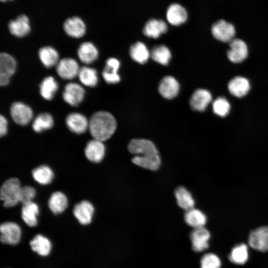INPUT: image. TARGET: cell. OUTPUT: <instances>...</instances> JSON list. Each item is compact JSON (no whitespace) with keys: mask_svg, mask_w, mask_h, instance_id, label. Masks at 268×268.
Segmentation results:
<instances>
[{"mask_svg":"<svg viewBox=\"0 0 268 268\" xmlns=\"http://www.w3.org/2000/svg\"><path fill=\"white\" fill-rule=\"evenodd\" d=\"M94 211L93 205L87 201H82L76 204L73 210L74 216L83 225L88 224L91 222Z\"/></svg>","mask_w":268,"mask_h":268,"instance_id":"13","label":"cell"},{"mask_svg":"<svg viewBox=\"0 0 268 268\" xmlns=\"http://www.w3.org/2000/svg\"><path fill=\"white\" fill-rule=\"evenodd\" d=\"M20 183L16 178L7 180L1 187L0 199L5 207L13 206L19 201Z\"/></svg>","mask_w":268,"mask_h":268,"instance_id":"3","label":"cell"},{"mask_svg":"<svg viewBox=\"0 0 268 268\" xmlns=\"http://www.w3.org/2000/svg\"><path fill=\"white\" fill-rule=\"evenodd\" d=\"M79 70L77 63L71 58L61 60L57 66V72L58 75L65 79L73 78L78 74Z\"/></svg>","mask_w":268,"mask_h":268,"instance_id":"12","label":"cell"},{"mask_svg":"<svg viewBox=\"0 0 268 268\" xmlns=\"http://www.w3.org/2000/svg\"><path fill=\"white\" fill-rule=\"evenodd\" d=\"M167 30V25L163 20L152 18L146 22L143 32L148 37L157 38Z\"/></svg>","mask_w":268,"mask_h":268,"instance_id":"22","label":"cell"},{"mask_svg":"<svg viewBox=\"0 0 268 268\" xmlns=\"http://www.w3.org/2000/svg\"><path fill=\"white\" fill-rule=\"evenodd\" d=\"M39 214V207L37 204L32 201L24 204L21 210V216L25 223L30 227L37 224V217Z\"/></svg>","mask_w":268,"mask_h":268,"instance_id":"28","label":"cell"},{"mask_svg":"<svg viewBox=\"0 0 268 268\" xmlns=\"http://www.w3.org/2000/svg\"><path fill=\"white\" fill-rule=\"evenodd\" d=\"M7 131V122L4 117L0 116V135L1 136L4 135Z\"/></svg>","mask_w":268,"mask_h":268,"instance_id":"41","label":"cell"},{"mask_svg":"<svg viewBox=\"0 0 268 268\" xmlns=\"http://www.w3.org/2000/svg\"><path fill=\"white\" fill-rule=\"evenodd\" d=\"M50 210L55 214L63 212L67 206V200L66 196L61 192L53 193L48 201Z\"/></svg>","mask_w":268,"mask_h":268,"instance_id":"27","label":"cell"},{"mask_svg":"<svg viewBox=\"0 0 268 268\" xmlns=\"http://www.w3.org/2000/svg\"><path fill=\"white\" fill-rule=\"evenodd\" d=\"M175 196L179 207L186 211L194 207L195 201L191 193L185 187L180 186L175 191Z\"/></svg>","mask_w":268,"mask_h":268,"instance_id":"26","label":"cell"},{"mask_svg":"<svg viewBox=\"0 0 268 268\" xmlns=\"http://www.w3.org/2000/svg\"><path fill=\"white\" fill-rule=\"evenodd\" d=\"M210 237L209 232L204 227L194 229L190 234L193 250L197 252H201L207 249Z\"/></svg>","mask_w":268,"mask_h":268,"instance_id":"10","label":"cell"},{"mask_svg":"<svg viewBox=\"0 0 268 268\" xmlns=\"http://www.w3.org/2000/svg\"><path fill=\"white\" fill-rule=\"evenodd\" d=\"M230 49L227 52L229 60L234 63H239L244 61L248 54L246 44L240 39H233L229 42Z\"/></svg>","mask_w":268,"mask_h":268,"instance_id":"8","label":"cell"},{"mask_svg":"<svg viewBox=\"0 0 268 268\" xmlns=\"http://www.w3.org/2000/svg\"><path fill=\"white\" fill-rule=\"evenodd\" d=\"M228 89L232 95L240 98L245 96L248 93L250 89V84L246 78L237 76L229 81Z\"/></svg>","mask_w":268,"mask_h":268,"instance_id":"19","label":"cell"},{"mask_svg":"<svg viewBox=\"0 0 268 268\" xmlns=\"http://www.w3.org/2000/svg\"><path fill=\"white\" fill-rule=\"evenodd\" d=\"M128 150L134 155L132 162L136 165L150 170H157L161 165V158L155 144L150 140L135 138L130 141Z\"/></svg>","mask_w":268,"mask_h":268,"instance_id":"1","label":"cell"},{"mask_svg":"<svg viewBox=\"0 0 268 268\" xmlns=\"http://www.w3.org/2000/svg\"><path fill=\"white\" fill-rule=\"evenodd\" d=\"M212 110L214 114L221 117L226 116L230 110V104L224 97L217 98L212 103Z\"/></svg>","mask_w":268,"mask_h":268,"instance_id":"38","label":"cell"},{"mask_svg":"<svg viewBox=\"0 0 268 268\" xmlns=\"http://www.w3.org/2000/svg\"><path fill=\"white\" fill-rule=\"evenodd\" d=\"M211 31L215 39L223 42H230L234 39L235 34L234 26L223 19L215 22L211 27Z\"/></svg>","mask_w":268,"mask_h":268,"instance_id":"5","label":"cell"},{"mask_svg":"<svg viewBox=\"0 0 268 268\" xmlns=\"http://www.w3.org/2000/svg\"><path fill=\"white\" fill-rule=\"evenodd\" d=\"M248 243L253 249L261 252L268 251V226H261L251 231Z\"/></svg>","mask_w":268,"mask_h":268,"instance_id":"4","label":"cell"},{"mask_svg":"<svg viewBox=\"0 0 268 268\" xmlns=\"http://www.w3.org/2000/svg\"><path fill=\"white\" fill-rule=\"evenodd\" d=\"M54 120L49 113H44L38 115L32 124L33 130L37 133L48 130L52 128Z\"/></svg>","mask_w":268,"mask_h":268,"instance_id":"36","label":"cell"},{"mask_svg":"<svg viewBox=\"0 0 268 268\" xmlns=\"http://www.w3.org/2000/svg\"><path fill=\"white\" fill-rule=\"evenodd\" d=\"M105 153V146L102 141L94 139L90 140L85 148V155L91 162L97 163L102 160Z\"/></svg>","mask_w":268,"mask_h":268,"instance_id":"15","label":"cell"},{"mask_svg":"<svg viewBox=\"0 0 268 268\" xmlns=\"http://www.w3.org/2000/svg\"><path fill=\"white\" fill-rule=\"evenodd\" d=\"M11 116L17 124L25 126L28 124L33 117V112L30 107L21 102H15L10 107Z\"/></svg>","mask_w":268,"mask_h":268,"instance_id":"7","label":"cell"},{"mask_svg":"<svg viewBox=\"0 0 268 268\" xmlns=\"http://www.w3.org/2000/svg\"><path fill=\"white\" fill-rule=\"evenodd\" d=\"M117 122L110 113L100 111L94 113L89 122V131L94 139L105 141L115 133Z\"/></svg>","mask_w":268,"mask_h":268,"instance_id":"2","label":"cell"},{"mask_svg":"<svg viewBox=\"0 0 268 268\" xmlns=\"http://www.w3.org/2000/svg\"><path fill=\"white\" fill-rule=\"evenodd\" d=\"M66 122L68 128L77 134L84 133L89 127V122L86 117L78 113L69 114L66 118Z\"/></svg>","mask_w":268,"mask_h":268,"instance_id":"18","label":"cell"},{"mask_svg":"<svg viewBox=\"0 0 268 268\" xmlns=\"http://www.w3.org/2000/svg\"><path fill=\"white\" fill-rule=\"evenodd\" d=\"M248 256V247L245 244L242 243L233 248L229 255V259L235 264L243 265L247 261Z\"/></svg>","mask_w":268,"mask_h":268,"instance_id":"33","label":"cell"},{"mask_svg":"<svg viewBox=\"0 0 268 268\" xmlns=\"http://www.w3.org/2000/svg\"><path fill=\"white\" fill-rule=\"evenodd\" d=\"M220 260L213 253L205 254L201 260V268H220Z\"/></svg>","mask_w":268,"mask_h":268,"instance_id":"39","label":"cell"},{"mask_svg":"<svg viewBox=\"0 0 268 268\" xmlns=\"http://www.w3.org/2000/svg\"><path fill=\"white\" fill-rule=\"evenodd\" d=\"M8 28L11 34L17 37L25 36L30 31L29 18L25 15H21L9 22Z\"/></svg>","mask_w":268,"mask_h":268,"instance_id":"20","label":"cell"},{"mask_svg":"<svg viewBox=\"0 0 268 268\" xmlns=\"http://www.w3.org/2000/svg\"><path fill=\"white\" fill-rule=\"evenodd\" d=\"M58 89V84L52 76L45 77L40 85V92L46 100H50Z\"/></svg>","mask_w":268,"mask_h":268,"instance_id":"32","label":"cell"},{"mask_svg":"<svg viewBox=\"0 0 268 268\" xmlns=\"http://www.w3.org/2000/svg\"><path fill=\"white\" fill-rule=\"evenodd\" d=\"M166 18L171 25L179 26L187 21L188 13L186 9L181 4L172 3L167 9Z\"/></svg>","mask_w":268,"mask_h":268,"instance_id":"14","label":"cell"},{"mask_svg":"<svg viewBox=\"0 0 268 268\" xmlns=\"http://www.w3.org/2000/svg\"><path fill=\"white\" fill-rule=\"evenodd\" d=\"M39 56L44 66L48 68L57 64L59 60L58 52L50 46L41 48L39 51Z\"/></svg>","mask_w":268,"mask_h":268,"instance_id":"31","label":"cell"},{"mask_svg":"<svg viewBox=\"0 0 268 268\" xmlns=\"http://www.w3.org/2000/svg\"><path fill=\"white\" fill-rule=\"evenodd\" d=\"M151 57L155 62L162 65H167L171 58L169 49L164 45L155 47L151 52Z\"/></svg>","mask_w":268,"mask_h":268,"instance_id":"37","label":"cell"},{"mask_svg":"<svg viewBox=\"0 0 268 268\" xmlns=\"http://www.w3.org/2000/svg\"><path fill=\"white\" fill-rule=\"evenodd\" d=\"M180 86L177 80L173 77L167 76L160 82L158 90L160 94L164 98L171 99L178 94Z\"/></svg>","mask_w":268,"mask_h":268,"instance_id":"16","label":"cell"},{"mask_svg":"<svg viewBox=\"0 0 268 268\" xmlns=\"http://www.w3.org/2000/svg\"><path fill=\"white\" fill-rule=\"evenodd\" d=\"M36 192L33 187L31 186H24L21 188L19 196V201L23 204L30 202L34 198Z\"/></svg>","mask_w":268,"mask_h":268,"instance_id":"40","label":"cell"},{"mask_svg":"<svg viewBox=\"0 0 268 268\" xmlns=\"http://www.w3.org/2000/svg\"><path fill=\"white\" fill-rule=\"evenodd\" d=\"M130 54L135 62L141 64L146 63L150 56L149 52L146 45L141 42H137L132 45L130 49Z\"/></svg>","mask_w":268,"mask_h":268,"instance_id":"30","label":"cell"},{"mask_svg":"<svg viewBox=\"0 0 268 268\" xmlns=\"http://www.w3.org/2000/svg\"><path fill=\"white\" fill-rule=\"evenodd\" d=\"M32 250L39 255L46 256L51 250V243L46 237L38 234L36 235L30 242Z\"/></svg>","mask_w":268,"mask_h":268,"instance_id":"29","label":"cell"},{"mask_svg":"<svg viewBox=\"0 0 268 268\" xmlns=\"http://www.w3.org/2000/svg\"><path fill=\"white\" fill-rule=\"evenodd\" d=\"M16 62L10 55L2 53L0 55V85L8 84L10 77L15 72Z\"/></svg>","mask_w":268,"mask_h":268,"instance_id":"6","label":"cell"},{"mask_svg":"<svg viewBox=\"0 0 268 268\" xmlns=\"http://www.w3.org/2000/svg\"><path fill=\"white\" fill-rule=\"evenodd\" d=\"M211 93L204 89H198L195 91L190 99L192 108L198 111H203L211 102Z\"/></svg>","mask_w":268,"mask_h":268,"instance_id":"17","label":"cell"},{"mask_svg":"<svg viewBox=\"0 0 268 268\" xmlns=\"http://www.w3.org/2000/svg\"><path fill=\"white\" fill-rule=\"evenodd\" d=\"M84 93V89L80 85L69 83L65 87L63 97L67 103L76 106L82 101Z\"/></svg>","mask_w":268,"mask_h":268,"instance_id":"11","label":"cell"},{"mask_svg":"<svg viewBox=\"0 0 268 268\" xmlns=\"http://www.w3.org/2000/svg\"><path fill=\"white\" fill-rule=\"evenodd\" d=\"M77 54L83 63L89 64L97 59L98 52L92 43L86 42L80 45L77 50Z\"/></svg>","mask_w":268,"mask_h":268,"instance_id":"25","label":"cell"},{"mask_svg":"<svg viewBox=\"0 0 268 268\" xmlns=\"http://www.w3.org/2000/svg\"><path fill=\"white\" fill-rule=\"evenodd\" d=\"M64 28L67 35L74 38L83 36L86 31L84 22L78 17L67 19L64 23Z\"/></svg>","mask_w":268,"mask_h":268,"instance_id":"21","label":"cell"},{"mask_svg":"<svg viewBox=\"0 0 268 268\" xmlns=\"http://www.w3.org/2000/svg\"><path fill=\"white\" fill-rule=\"evenodd\" d=\"M32 176L34 180L42 185L50 183L54 178L52 169L46 165H41L32 171Z\"/></svg>","mask_w":268,"mask_h":268,"instance_id":"34","label":"cell"},{"mask_svg":"<svg viewBox=\"0 0 268 268\" xmlns=\"http://www.w3.org/2000/svg\"><path fill=\"white\" fill-rule=\"evenodd\" d=\"M184 219L188 225L194 229L204 227L207 221L205 214L194 207L186 211Z\"/></svg>","mask_w":268,"mask_h":268,"instance_id":"24","label":"cell"},{"mask_svg":"<svg viewBox=\"0 0 268 268\" xmlns=\"http://www.w3.org/2000/svg\"><path fill=\"white\" fill-rule=\"evenodd\" d=\"M120 65V62L115 58H111L107 60L102 72V76L106 82L115 84L120 81V76L118 74Z\"/></svg>","mask_w":268,"mask_h":268,"instance_id":"23","label":"cell"},{"mask_svg":"<svg viewBox=\"0 0 268 268\" xmlns=\"http://www.w3.org/2000/svg\"><path fill=\"white\" fill-rule=\"evenodd\" d=\"M0 0L2 1H6V0Z\"/></svg>","mask_w":268,"mask_h":268,"instance_id":"42","label":"cell"},{"mask_svg":"<svg viewBox=\"0 0 268 268\" xmlns=\"http://www.w3.org/2000/svg\"><path fill=\"white\" fill-rule=\"evenodd\" d=\"M0 241L2 243L15 245L20 239L21 230L16 223L6 222L0 225Z\"/></svg>","mask_w":268,"mask_h":268,"instance_id":"9","label":"cell"},{"mask_svg":"<svg viewBox=\"0 0 268 268\" xmlns=\"http://www.w3.org/2000/svg\"><path fill=\"white\" fill-rule=\"evenodd\" d=\"M78 75L81 82L85 86L93 87L98 83L97 72L94 68L87 67H82L79 69Z\"/></svg>","mask_w":268,"mask_h":268,"instance_id":"35","label":"cell"}]
</instances>
